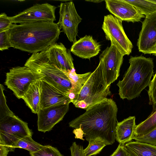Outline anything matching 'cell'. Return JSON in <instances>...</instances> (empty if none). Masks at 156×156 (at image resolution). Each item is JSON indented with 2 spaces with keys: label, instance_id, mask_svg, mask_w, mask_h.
<instances>
[{
  "label": "cell",
  "instance_id": "obj_28",
  "mask_svg": "<svg viewBox=\"0 0 156 156\" xmlns=\"http://www.w3.org/2000/svg\"><path fill=\"white\" fill-rule=\"evenodd\" d=\"M147 91L150 105H152L153 112L156 110V73L153 76Z\"/></svg>",
  "mask_w": 156,
  "mask_h": 156
},
{
  "label": "cell",
  "instance_id": "obj_13",
  "mask_svg": "<svg viewBox=\"0 0 156 156\" xmlns=\"http://www.w3.org/2000/svg\"><path fill=\"white\" fill-rule=\"evenodd\" d=\"M69 104L60 105L40 109L37 115L38 131L44 133L51 131L62 121L69 110Z\"/></svg>",
  "mask_w": 156,
  "mask_h": 156
},
{
  "label": "cell",
  "instance_id": "obj_3",
  "mask_svg": "<svg viewBox=\"0 0 156 156\" xmlns=\"http://www.w3.org/2000/svg\"><path fill=\"white\" fill-rule=\"evenodd\" d=\"M129 61V68L117 85L120 98L131 100L139 96L149 86L154 75V64L152 58L142 56H131Z\"/></svg>",
  "mask_w": 156,
  "mask_h": 156
},
{
  "label": "cell",
  "instance_id": "obj_16",
  "mask_svg": "<svg viewBox=\"0 0 156 156\" xmlns=\"http://www.w3.org/2000/svg\"><path fill=\"white\" fill-rule=\"evenodd\" d=\"M70 99L63 93L46 82L41 80L40 109L60 105L69 104Z\"/></svg>",
  "mask_w": 156,
  "mask_h": 156
},
{
  "label": "cell",
  "instance_id": "obj_15",
  "mask_svg": "<svg viewBox=\"0 0 156 156\" xmlns=\"http://www.w3.org/2000/svg\"><path fill=\"white\" fill-rule=\"evenodd\" d=\"M50 61L62 71L75 70L70 51L61 43H55L45 51Z\"/></svg>",
  "mask_w": 156,
  "mask_h": 156
},
{
  "label": "cell",
  "instance_id": "obj_26",
  "mask_svg": "<svg viewBox=\"0 0 156 156\" xmlns=\"http://www.w3.org/2000/svg\"><path fill=\"white\" fill-rule=\"evenodd\" d=\"M4 90L3 86L0 84V120L15 115L7 105L5 97L3 92Z\"/></svg>",
  "mask_w": 156,
  "mask_h": 156
},
{
  "label": "cell",
  "instance_id": "obj_33",
  "mask_svg": "<svg viewBox=\"0 0 156 156\" xmlns=\"http://www.w3.org/2000/svg\"><path fill=\"white\" fill-rule=\"evenodd\" d=\"M110 156H129L124 145L119 144L118 147Z\"/></svg>",
  "mask_w": 156,
  "mask_h": 156
},
{
  "label": "cell",
  "instance_id": "obj_5",
  "mask_svg": "<svg viewBox=\"0 0 156 156\" xmlns=\"http://www.w3.org/2000/svg\"><path fill=\"white\" fill-rule=\"evenodd\" d=\"M110 88L107 83L102 62L100 61L77 97L72 102L75 107L86 110L111 95Z\"/></svg>",
  "mask_w": 156,
  "mask_h": 156
},
{
  "label": "cell",
  "instance_id": "obj_20",
  "mask_svg": "<svg viewBox=\"0 0 156 156\" xmlns=\"http://www.w3.org/2000/svg\"><path fill=\"white\" fill-rule=\"evenodd\" d=\"M63 71L73 85V90L69 97L72 102L77 97L83 87L90 76L91 73L89 72L84 74H79L76 73L75 70Z\"/></svg>",
  "mask_w": 156,
  "mask_h": 156
},
{
  "label": "cell",
  "instance_id": "obj_34",
  "mask_svg": "<svg viewBox=\"0 0 156 156\" xmlns=\"http://www.w3.org/2000/svg\"><path fill=\"white\" fill-rule=\"evenodd\" d=\"M73 133L75 135L76 138L79 139L84 140L83 138V132L80 128L75 129L73 131Z\"/></svg>",
  "mask_w": 156,
  "mask_h": 156
},
{
  "label": "cell",
  "instance_id": "obj_7",
  "mask_svg": "<svg viewBox=\"0 0 156 156\" xmlns=\"http://www.w3.org/2000/svg\"><path fill=\"white\" fill-rule=\"evenodd\" d=\"M6 76L5 84L18 99L22 98L32 83L44 76L25 65L12 68Z\"/></svg>",
  "mask_w": 156,
  "mask_h": 156
},
{
  "label": "cell",
  "instance_id": "obj_19",
  "mask_svg": "<svg viewBox=\"0 0 156 156\" xmlns=\"http://www.w3.org/2000/svg\"><path fill=\"white\" fill-rule=\"evenodd\" d=\"M41 80L32 83L22 99L34 114H37L40 109Z\"/></svg>",
  "mask_w": 156,
  "mask_h": 156
},
{
  "label": "cell",
  "instance_id": "obj_24",
  "mask_svg": "<svg viewBox=\"0 0 156 156\" xmlns=\"http://www.w3.org/2000/svg\"><path fill=\"white\" fill-rule=\"evenodd\" d=\"M44 146L34 140L32 136H29L19 140L14 146L13 148L23 149L28 151L29 152H34L39 151Z\"/></svg>",
  "mask_w": 156,
  "mask_h": 156
},
{
  "label": "cell",
  "instance_id": "obj_6",
  "mask_svg": "<svg viewBox=\"0 0 156 156\" xmlns=\"http://www.w3.org/2000/svg\"><path fill=\"white\" fill-rule=\"evenodd\" d=\"M33 134L27 123L15 115L0 120V144L10 152L15 150L13 146L19 140Z\"/></svg>",
  "mask_w": 156,
  "mask_h": 156
},
{
  "label": "cell",
  "instance_id": "obj_9",
  "mask_svg": "<svg viewBox=\"0 0 156 156\" xmlns=\"http://www.w3.org/2000/svg\"><path fill=\"white\" fill-rule=\"evenodd\" d=\"M56 7L48 3L36 4L15 16L9 17L12 24L54 22Z\"/></svg>",
  "mask_w": 156,
  "mask_h": 156
},
{
  "label": "cell",
  "instance_id": "obj_17",
  "mask_svg": "<svg viewBox=\"0 0 156 156\" xmlns=\"http://www.w3.org/2000/svg\"><path fill=\"white\" fill-rule=\"evenodd\" d=\"M101 46L92 36L86 35L73 43L70 51L83 59H90L99 54Z\"/></svg>",
  "mask_w": 156,
  "mask_h": 156
},
{
  "label": "cell",
  "instance_id": "obj_31",
  "mask_svg": "<svg viewBox=\"0 0 156 156\" xmlns=\"http://www.w3.org/2000/svg\"><path fill=\"white\" fill-rule=\"evenodd\" d=\"M12 23L9 18L5 13L0 14V32L9 29Z\"/></svg>",
  "mask_w": 156,
  "mask_h": 156
},
{
  "label": "cell",
  "instance_id": "obj_27",
  "mask_svg": "<svg viewBox=\"0 0 156 156\" xmlns=\"http://www.w3.org/2000/svg\"><path fill=\"white\" fill-rule=\"evenodd\" d=\"M29 153L31 156H63L56 147L49 145L36 152Z\"/></svg>",
  "mask_w": 156,
  "mask_h": 156
},
{
  "label": "cell",
  "instance_id": "obj_11",
  "mask_svg": "<svg viewBox=\"0 0 156 156\" xmlns=\"http://www.w3.org/2000/svg\"><path fill=\"white\" fill-rule=\"evenodd\" d=\"M124 55L113 44L111 43L100 55L103 72L107 84L110 86L119 75L120 68L122 63Z\"/></svg>",
  "mask_w": 156,
  "mask_h": 156
},
{
  "label": "cell",
  "instance_id": "obj_8",
  "mask_svg": "<svg viewBox=\"0 0 156 156\" xmlns=\"http://www.w3.org/2000/svg\"><path fill=\"white\" fill-rule=\"evenodd\" d=\"M122 21L111 14L104 16L102 29L106 39L111 41L124 55L132 52L133 45L126 35Z\"/></svg>",
  "mask_w": 156,
  "mask_h": 156
},
{
  "label": "cell",
  "instance_id": "obj_37",
  "mask_svg": "<svg viewBox=\"0 0 156 156\" xmlns=\"http://www.w3.org/2000/svg\"><path fill=\"white\" fill-rule=\"evenodd\" d=\"M154 54L156 55V50L154 52Z\"/></svg>",
  "mask_w": 156,
  "mask_h": 156
},
{
  "label": "cell",
  "instance_id": "obj_36",
  "mask_svg": "<svg viewBox=\"0 0 156 156\" xmlns=\"http://www.w3.org/2000/svg\"><path fill=\"white\" fill-rule=\"evenodd\" d=\"M88 1V2H94V3H99V2H100L102 1H103V0H94V1Z\"/></svg>",
  "mask_w": 156,
  "mask_h": 156
},
{
  "label": "cell",
  "instance_id": "obj_35",
  "mask_svg": "<svg viewBox=\"0 0 156 156\" xmlns=\"http://www.w3.org/2000/svg\"><path fill=\"white\" fill-rule=\"evenodd\" d=\"M0 156H7L9 151L7 147L0 144Z\"/></svg>",
  "mask_w": 156,
  "mask_h": 156
},
{
  "label": "cell",
  "instance_id": "obj_32",
  "mask_svg": "<svg viewBox=\"0 0 156 156\" xmlns=\"http://www.w3.org/2000/svg\"><path fill=\"white\" fill-rule=\"evenodd\" d=\"M82 146L77 144L73 142L70 147L71 156H85Z\"/></svg>",
  "mask_w": 156,
  "mask_h": 156
},
{
  "label": "cell",
  "instance_id": "obj_14",
  "mask_svg": "<svg viewBox=\"0 0 156 156\" xmlns=\"http://www.w3.org/2000/svg\"><path fill=\"white\" fill-rule=\"evenodd\" d=\"M107 9L121 20L135 23L145 17L137 9L124 0L105 1Z\"/></svg>",
  "mask_w": 156,
  "mask_h": 156
},
{
  "label": "cell",
  "instance_id": "obj_4",
  "mask_svg": "<svg viewBox=\"0 0 156 156\" xmlns=\"http://www.w3.org/2000/svg\"><path fill=\"white\" fill-rule=\"evenodd\" d=\"M24 65L44 76L41 80L55 87L69 98L73 90V84L63 71L50 61L45 51L33 54Z\"/></svg>",
  "mask_w": 156,
  "mask_h": 156
},
{
  "label": "cell",
  "instance_id": "obj_21",
  "mask_svg": "<svg viewBox=\"0 0 156 156\" xmlns=\"http://www.w3.org/2000/svg\"><path fill=\"white\" fill-rule=\"evenodd\" d=\"M125 146L129 156H156V146L136 141H131Z\"/></svg>",
  "mask_w": 156,
  "mask_h": 156
},
{
  "label": "cell",
  "instance_id": "obj_22",
  "mask_svg": "<svg viewBox=\"0 0 156 156\" xmlns=\"http://www.w3.org/2000/svg\"><path fill=\"white\" fill-rule=\"evenodd\" d=\"M156 128V110L152 112L146 120L136 125L134 136H139L146 135Z\"/></svg>",
  "mask_w": 156,
  "mask_h": 156
},
{
  "label": "cell",
  "instance_id": "obj_12",
  "mask_svg": "<svg viewBox=\"0 0 156 156\" xmlns=\"http://www.w3.org/2000/svg\"><path fill=\"white\" fill-rule=\"evenodd\" d=\"M137 45L140 52L154 54L156 49V13L146 16L142 22Z\"/></svg>",
  "mask_w": 156,
  "mask_h": 156
},
{
  "label": "cell",
  "instance_id": "obj_30",
  "mask_svg": "<svg viewBox=\"0 0 156 156\" xmlns=\"http://www.w3.org/2000/svg\"><path fill=\"white\" fill-rule=\"evenodd\" d=\"M11 47L9 41V29L0 32V50L3 51Z\"/></svg>",
  "mask_w": 156,
  "mask_h": 156
},
{
  "label": "cell",
  "instance_id": "obj_2",
  "mask_svg": "<svg viewBox=\"0 0 156 156\" xmlns=\"http://www.w3.org/2000/svg\"><path fill=\"white\" fill-rule=\"evenodd\" d=\"M60 30L54 22L12 24L9 28V41L11 47L32 54L44 51L56 43Z\"/></svg>",
  "mask_w": 156,
  "mask_h": 156
},
{
  "label": "cell",
  "instance_id": "obj_10",
  "mask_svg": "<svg viewBox=\"0 0 156 156\" xmlns=\"http://www.w3.org/2000/svg\"><path fill=\"white\" fill-rule=\"evenodd\" d=\"M59 8V19L57 24L69 40L74 43L77 41L78 26L82 19L78 14L72 1L61 3Z\"/></svg>",
  "mask_w": 156,
  "mask_h": 156
},
{
  "label": "cell",
  "instance_id": "obj_1",
  "mask_svg": "<svg viewBox=\"0 0 156 156\" xmlns=\"http://www.w3.org/2000/svg\"><path fill=\"white\" fill-rule=\"evenodd\" d=\"M117 112L115 102L106 98L90 107L83 114L70 122L69 126L80 128L88 142L98 140L111 145L115 140Z\"/></svg>",
  "mask_w": 156,
  "mask_h": 156
},
{
  "label": "cell",
  "instance_id": "obj_25",
  "mask_svg": "<svg viewBox=\"0 0 156 156\" xmlns=\"http://www.w3.org/2000/svg\"><path fill=\"white\" fill-rule=\"evenodd\" d=\"M107 145L104 142L98 140H90L87 147L83 150L85 156L96 155L101 151Z\"/></svg>",
  "mask_w": 156,
  "mask_h": 156
},
{
  "label": "cell",
  "instance_id": "obj_18",
  "mask_svg": "<svg viewBox=\"0 0 156 156\" xmlns=\"http://www.w3.org/2000/svg\"><path fill=\"white\" fill-rule=\"evenodd\" d=\"M135 117L129 116L117 123L115 131V139L119 144L124 145L133 140L136 125Z\"/></svg>",
  "mask_w": 156,
  "mask_h": 156
},
{
  "label": "cell",
  "instance_id": "obj_29",
  "mask_svg": "<svg viewBox=\"0 0 156 156\" xmlns=\"http://www.w3.org/2000/svg\"><path fill=\"white\" fill-rule=\"evenodd\" d=\"M133 139L136 141L156 146V128L146 135L139 136H134Z\"/></svg>",
  "mask_w": 156,
  "mask_h": 156
},
{
  "label": "cell",
  "instance_id": "obj_23",
  "mask_svg": "<svg viewBox=\"0 0 156 156\" xmlns=\"http://www.w3.org/2000/svg\"><path fill=\"white\" fill-rule=\"evenodd\" d=\"M137 9L146 16L156 13V0H124Z\"/></svg>",
  "mask_w": 156,
  "mask_h": 156
}]
</instances>
